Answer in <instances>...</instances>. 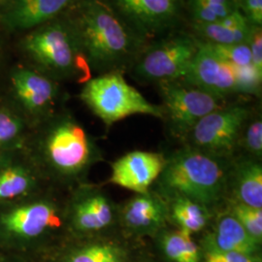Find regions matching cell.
<instances>
[{"instance_id":"obj_5","label":"cell","mask_w":262,"mask_h":262,"mask_svg":"<svg viewBox=\"0 0 262 262\" xmlns=\"http://www.w3.org/2000/svg\"><path fill=\"white\" fill-rule=\"evenodd\" d=\"M198 41L189 35L169 38L150 48L136 66V74L159 83L184 79L195 56Z\"/></svg>"},{"instance_id":"obj_28","label":"cell","mask_w":262,"mask_h":262,"mask_svg":"<svg viewBox=\"0 0 262 262\" xmlns=\"http://www.w3.org/2000/svg\"><path fill=\"white\" fill-rule=\"evenodd\" d=\"M244 146L256 158H261L262 122L260 119L249 124L244 136Z\"/></svg>"},{"instance_id":"obj_25","label":"cell","mask_w":262,"mask_h":262,"mask_svg":"<svg viewBox=\"0 0 262 262\" xmlns=\"http://www.w3.org/2000/svg\"><path fill=\"white\" fill-rule=\"evenodd\" d=\"M29 186L30 179L23 169H7L0 174V199L18 196Z\"/></svg>"},{"instance_id":"obj_2","label":"cell","mask_w":262,"mask_h":262,"mask_svg":"<svg viewBox=\"0 0 262 262\" xmlns=\"http://www.w3.org/2000/svg\"><path fill=\"white\" fill-rule=\"evenodd\" d=\"M158 180L163 196L187 197L209 208L224 195L227 176L220 157L187 148L166 159Z\"/></svg>"},{"instance_id":"obj_23","label":"cell","mask_w":262,"mask_h":262,"mask_svg":"<svg viewBox=\"0 0 262 262\" xmlns=\"http://www.w3.org/2000/svg\"><path fill=\"white\" fill-rule=\"evenodd\" d=\"M195 24H212L238 9L234 0H190Z\"/></svg>"},{"instance_id":"obj_6","label":"cell","mask_w":262,"mask_h":262,"mask_svg":"<svg viewBox=\"0 0 262 262\" xmlns=\"http://www.w3.org/2000/svg\"><path fill=\"white\" fill-rule=\"evenodd\" d=\"M26 49L38 63L58 73L73 72L81 49L75 33L62 24L43 26L26 40Z\"/></svg>"},{"instance_id":"obj_30","label":"cell","mask_w":262,"mask_h":262,"mask_svg":"<svg viewBox=\"0 0 262 262\" xmlns=\"http://www.w3.org/2000/svg\"><path fill=\"white\" fill-rule=\"evenodd\" d=\"M20 129L19 119L7 112H0V143L13 139Z\"/></svg>"},{"instance_id":"obj_21","label":"cell","mask_w":262,"mask_h":262,"mask_svg":"<svg viewBox=\"0 0 262 262\" xmlns=\"http://www.w3.org/2000/svg\"><path fill=\"white\" fill-rule=\"evenodd\" d=\"M66 262H127V254L117 244H93L71 253Z\"/></svg>"},{"instance_id":"obj_10","label":"cell","mask_w":262,"mask_h":262,"mask_svg":"<svg viewBox=\"0 0 262 262\" xmlns=\"http://www.w3.org/2000/svg\"><path fill=\"white\" fill-rule=\"evenodd\" d=\"M165 163L166 159L159 152L131 151L113 163L109 182L136 193H145L159 179Z\"/></svg>"},{"instance_id":"obj_12","label":"cell","mask_w":262,"mask_h":262,"mask_svg":"<svg viewBox=\"0 0 262 262\" xmlns=\"http://www.w3.org/2000/svg\"><path fill=\"white\" fill-rule=\"evenodd\" d=\"M120 219L133 234H158L168 220V203L157 193H137L122 207Z\"/></svg>"},{"instance_id":"obj_8","label":"cell","mask_w":262,"mask_h":262,"mask_svg":"<svg viewBox=\"0 0 262 262\" xmlns=\"http://www.w3.org/2000/svg\"><path fill=\"white\" fill-rule=\"evenodd\" d=\"M184 79L187 84L212 94L219 99L236 93L232 66L219 56L208 42H198L196 54Z\"/></svg>"},{"instance_id":"obj_14","label":"cell","mask_w":262,"mask_h":262,"mask_svg":"<svg viewBox=\"0 0 262 262\" xmlns=\"http://www.w3.org/2000/svg\"><path fill=\"white\" fill-rule=\"evenodd\" d=\"M203 244L206 253L216 251L258 254L260 247L229 212L216 219L213 232L207 235Z\"/></svg>"},{"instance_id":"obj_13","label":"cell","mask_w":262,"mask_h":262,"mask_svg":"<svg viewBox=\"0 0 262 262\" xmlns=\"http://www.w3.org/2000/svg\"><path fill=\"white\" fill-rule=\"evenodd\" d=\"M1 20L12 29L36 28L53 19L72 0H2Z\"/></svg>"},{"instance_id":"obj_19","label":"cell","mask_w":262,"mask_h":262,"mask_svg":"<svg viewBox=\"0 0 262 262\" xmlns=\"http://www.w3.org/2000/svg\"><path fill=\"white\" fill-rule=\"evenodd\" d=\"M211 219L209 208L184 196L174 197L168 203V220L179 230L188 235L200 232Z\"/></svg>"},{"instance_id":"obj_1","label":"cell","mask_w":262,"mask_h":262,"mask_svg":"<svg viewBox=\"0 0 262 262\" xmlns=\"http://www.w3.org/2000/svg\"><path fill=\"white\" fill-rule=\"evenodd\" d=\"M72 29L88 61L97 69L118 67L133 53L129 27L101 0L84 1Z\"/></svg>"},{"instance_id":"obj_11","label":"cell","mask_w":262,"mask_h":262,"mask_svg":"<svg viewBox=\"0 0 262 262\" xmlns=\"http://www.w3.org/2000/svg\"><path fill=\"white\" fill-rule=\"evenodd\" d=\"M125 19L144 35H154L169 28L178 16L177 0H112Z\"/></svg>"},{"instance_id":"obj_32","label":"cell","mask_w":262,"mask_h":262,"mask_svg":"<svg viewBox=\"0 0 262 262\" xmlns=\"http://www.w3.org/2000/svg\"><path fill=\"white\" fill-rule=\"evenodd\" d=\"M244 16L253 27H261L262 0H241Z\"/></svg>"},{"instance_id":"obj_15","label":"cell","mask_w":262,"mask_h":262,"mask_svg":"<svg viewBox=\"0 0 262 262\" xmlns=\"http://www.w3.org/2000/svg\"><path fill=\"white\" fill-rule=\"evenodd\" d=\"M1 221L10 232L24 237H36L60 225L55 208L48 203L20 207L3 215Z\"/></svg>"},{"instance_id":"obj_31","label":"cell","mask_w":262,"mask_h":262,"mask_svg":"<svg viewBox=\"0 0 262 262\" xmlns=\"http://www.w3.org/2000/svg\"><path fill=\"white\" fill-rule=\"evenodd\" d=\"M248 44L252 53V64L262 72V31L261 27L252 26Z\"/></svg>"},{"instance_id":"obj_22","label":"cell","mask_w":262,"mask_h":262,"mask_svg":"<svg viewBox=\"0 0 262 262\" xmlns=\"http://www.w3.org/2000/svg\"><path fill=\"white\" fill-rule=\"evenodd\" d=\"M195 29L199 34L208 40V43L233 45L248 42L252 26L247 28H228L215 21L212 24H195Z\"/></svg>"},{"instance_id":"obj_24","label":"cell","mask_w":262,"mask_h":262,"mask_svg":"<svg viewBox=\"0 0 262 262\" xmlns=\"http://www.w3.org/2000/svg\"><path fill=\"white\" fill-rule=\"evenodd\" d=\"M228 212L240 223L252 238L261 245L262 209L247 206L234 201Z\"/></svg>"},{"instance_id":"obj_7","label":"cell","mask_w":262,"mask_h":262,"mask_svg":"<svg viewBox=\"0 0 262 262\" xmlns=\"http://www.w3.org/2000/svg\"><path fill=\"white\" fill-rule=\"evenodd\" d=\"M248 117V110L242 106L220 108L202 118L189 134L198 150L226 156L234 150Z\"/></svg>"},{"instance_id":"obj_27","label":"cell","mask_w":262,"mask_h":262,"mask_svg":"<svg viewBox=\"0 0 262 262\" xmlns=\"http://www.w3.org/2000/svg\"><path fill=\"white\" fill-rule=\"evenodd\" d=\"M211 45L215 53L231 66H247L252 64V53L248 42L233 45Z\"/></svg>"},{"instance_id":"obj_26","label":"cell","mask_w":262,"mask_h":262,"mask_svg":"<svg viewBox=\"0 0 262 262\" xmlns=\"http://www.w3.org/2000/svg\"><path fill=\"white\" fill-rule=\"evenodd\" d=\"M236 81V93L258 94L261 85L262 72L253 64L247 66H232Z\"/></svg>"},{"instance_id":"obj_33","label":"cell","mask_w":262,"mask_h":262,"mask_svg":"<svg viewBox=\"0 0 262 262\" xmlns=\"http://www.w3.org/2000/svg\"><path fill=\"white\" fill-rule=\"evenodd\" d=\"M207 262H210V261H207Z\"/></svg>"},{"instance_id":"obj_29","label":"cell","mask_w":262,"mask_h":262,"mask_svg":"<svg viewBox=\"0 0 262 262\" xmlns=\"http://www.w3.org/2000/svg\"><path fill=\"white\" fill-rule=\"evenodd\" d=\"M207 261L210 262H261L258 254H247L238 252H207Z\"/></svg>"},{"instance_id":"obj_9","label":"cell","mask_w":262,"mask_h":262,"mask_svg":"<svg viewBox=\"0 0 262 262\" xmlns=\"http://www.w3.org/2000/svg\"><path fill=\"white\" fill-rule=\"evenodd\" d=\"M47 152L55 167L63 173L73 174L89 164L92 145L81 126L73 122H63L51 133Z\"/></svg>"},{"instance_id":"obj_17","label":"cell","mask_w":262,"mask_h":262,"mask_svg":"<svg viewBox=\"0 0 262 262\" xmlns=\"http://www.w3.org/2000/svg\"><path fill=\"white\" fill-rule=\"evenodd\" d=\"M12 81L20 100L31 111L45 108L55 96L53 83L33 71L18 70L14 73Z\"/></svg>"},{"instance_id":"obj_18","label":"cell","mask_w":262,"mask_h":262,"mask_svg":"<svg viewBox=\"0 0 262 262\" xmlns=\"http://www.w3.org/2000/svg\"><path fill=\"white\" fill-rule=\"evenodd\" d=\"M235 202L262 209V166L255 160L238 164L233 182Z\"/></svg>"},{"instance_id":"obj_3","label":"cell","mask_w":262,"mask_h":262,"mask_svg":"<svg viewBox=\"0 0 262 262\" xmlns=\"http://www.w3.org/2000/svg\"><path fill=\"white\" fill-rule=\"evenodd\" d=\"M81 97L108 126L136 114L164 117L161 106L149 102L118 71H110L90 80Z\"/></svg>"},{"instance_id":"obj_16","label":"cell","mask_w":262,"mask_h":262,"mask_svg":"<svg viewBox=\"0 0 262 262\" xmlns=\"http://www.w3.org/2000/svg\"><path fill=\"white\" fill-rule=\"evenodd\" d=\"M116 219L112 201L101 193H95L78 202L73 212V225L83 232L99 231L109 227Z\"/></svg>"},{"instance_id":"obj_4","label":"cell","mask_w":262,"mask_h":262,"mask_svg":"<svg viewBox=\"0 0 262 262\" xmlns=\"http://www.w3.org/2000/svg\"><path fill=\"white\" fill-rule=\"evenodd\" d=\"M160 94L164 104L163 114L179 136L189 134L202 118L222 108L217 97L178 81L160 83Z\"/></svg>"},{"instance_id":"obj_20","label":"cell","mask_w":262,"mask_h":262,"mask_svg":"<svg viewBox=\"0 0 262 262\" xmlns=\"http://www.w3.org/2000/svg\"><path fill=\"white\" fill-rule=\"evenodd\" d=\"M159 245L170 262H200L201 251L191 235L181 230H162L159 232Z\"/></svg>"}]
</instances>
